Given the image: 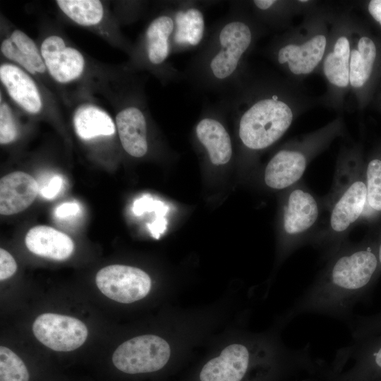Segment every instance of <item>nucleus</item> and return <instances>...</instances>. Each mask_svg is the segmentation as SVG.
<instances>
[{
    "label": "nucleus",
    "mask_w": 381,
    "mask_h": 381,
    "mask_svg": "<svg viewBox=\"0 0 381 381\" xmlns=\"http://www.w3.org/2000/svg\"><path fill=\"white\" fill-rule=\"evenodd\" d=\"M380 269L377 248L346 242L327 260L286 318L310 313L349 321L353 308L370 292Z\"/></svg>",
    "instance_id": "obj_1"
},
{
    "label": "nucleus",
    "mask_w": 381,
    "mask_h": 381,
    "mask_svg": "<svg viewBox=\"0 0 381 381\" xmlns=\"http://www.w3.org/2000/svg\"><path fill=\"white\" fill-rule=\"evenodd\" d=\"M250 23L231 6L211 28L196 54L183 71L196 89L218 94L229 91L241 78L245 55L253 42Z\"/></svg>",
    "instance_id": "obj_2"
},
{
    "label": "nucleus",
    "mask_w": 381,
    "mask_h": 381,
    "mask_svg": "<svg viewBox=\"0 0 381 381\" xmlns=\"http://www.w3.org/2000/svg\"><path fill=\"white\" fill-rule=\"evenodd\" d=\"M365 172L357 159L350 155L339 160L332 187L322 198L324 211L328 212L327 224L320 228L310 244L327 260L343 244L353 225L363 214L367 202Z\"/></svg>",
    "instance_id": "obj_3"
},
{
    "label": "nucleus",
    "mask_w": 381,
    "mask_h": 381,
    "mask_svg": "<svg viewBox=\"0 0 381 381\" xmlns=\"http://www.w3.org/2000/svg\"><path fill=\"white\" fill-rule=\"evenodd\" d=\"M226 112L237 118L238 135L248 150L259 151L277 142L293 121L289 106L276 95L249 102L236 88L221 96L219 102Z\"/></svg>",
    "instance_id": "obj_4"
},
{
    "label": "nucleus",
    "mask_w": 381,
    "mask_h": 381,
    "mask_svg": "<svg viewBox=\"0 0 381 381\" xmlns=\"http://www.w3.org/2000/svg\"><path fill=\"white\" fill-rule=\"evenodd\" d=\"M283 191L279 230L280 254L286 258L303 245L310 243L320 229L324 209L322 198L301 181Z\"/></svg>",
    "instance_id": "obj_5"
},
{
    "label": "nucleus",
    "mask_w": 381,
    "mask_h": 381,
    "mask_svg": "<svg viewBox=\"0 0 381 381\" xmlns=\"http://www.w3.org/2000/svg\"><path fill=\"white\" fill-rule=\"evenodd\" d=\"M171 355L169 344L152 334L133 337L118 346L112 362L119 370L137 374L152 373L162 368Z\"/></svg>",
    "instance_id": "obj_6"
},
{
    "label": "nucleus",
    "mask_w": 381,
    "mask_h": 381,
    "mask_svg": "<svg viewBox=\"0 0 381 381\" xmlns=\"http://www.w3.org/2000/svg\"><path fill=\"white\" fill-rule=\"evenodd\" d=\"M171 6L157 16L147 25L143 36V52L147 64L159 68L164 82H178L185 79L169 61L171 53V36L174 30Z\"/></svg>",
    "instance_id": "obj_7"
},
{
    "label": "nucleus",
    "mask_w": 381,
    "mask_h": 381,
    "mask_svg": "<svg viewBox=\"0 0 381 381\" xmlns=\"http://www.w3.org/2000/svg\"><path fill=\"white\" fill-rule=\"evenodd\" d=\"M96 284L109 298L131 303L145 297L151 289V279L143 270L131 266L111 265L97 273Z\"/></svg>",
    "instance_id": "obj_8"
},
{
    "label": "nucleus",
    "mask_w": 381,
    "mask_h": 381,
    "mask_svg": "<svg viewBox=\"0 0 381 381\" xmlns=\"http://www.w3.org/2000/svg\"><path fill=\"white\" fill-rule=\"evenodd\" d=\"M37 339L56 351H73L85 341L88 331L80 320L55 313L39 315L32 325Z\"/></svg>",
    "instance_id": "obj_9"
},
{
    "label": "nucleus",
    "mask_w": 381,
    "mask_h": 381,
    "mask_svg": "<svg viewBox=\"0 0 381 381\" xmlns=\"http://www.w3.org/2000/svg\"><path fill=\"white\" fill-rule=\"evenodd\" d=\"M200 119L195 126V135L205 150L212 164L223 165L228 163L233 153L229 133L224 125L223 106L205 105Z\"/></svg>",
    "instance_id": "obj_10"
},
{
    "label": "nucleus",
    "mask_w": 381,
    "mask_h": 381,
    "mask_svg": "<svg viewBox=\"0 0 381 381\" xmlns=\"http://www.w3.org/2000/svg\"><path fill=\"white\" fill-rule=\"evenodd\" d=\"M171 8L174 23L171 36L172 54L199 48L207 35L200 3L195 1H173Z\"/></svg>",
    "instance_id": "obj_11"
},
{
    "label": "nucleus",
    "mask_w": 381,
    "mask_h": 381,
    "mask_svg": "<svg viewBox=\"0 0 381 381\" xmlns=\"http://www.w3.org/2000/svg\"><path fill=\"white\" fill-rule=\"evenodd\" d=\"M308 150L291 147L276 152L264 170L265 184L272 190H284L301 181L312 155Z\"/></svg>",
    "instance_id": "obj_12"
},
{
    "label": "nucleus",
    "mask_w": 381,
    "mask_h": 381,
    "mask_svg": "<svg viewBox=\"0 0 381 381\" xmlns=\"http://www.w3.org/2000/svg\"><path fill=\"white\" fill-rule=\"evenodd\" d=\"M40 53L46 68L59 83H69L83 72L85 61L82 54L67 47L59 36L47 37L41 44Z\"/></svg>",
    "instance_id": "obj_13"
},
{
    "label": "nucleus",
    "mask_w": 381,
    "mask_h": 381,
    "mask_svg": "<svg viewBox=\"0 0 381 381\" xmlns=\"http://www.w3.org/2000/svg\"><path fill=\"white\" fill-rule=\"evenodd\" d=\"M116 125L124 150L134 157H142L148 151L147 121L139 106L131 104L116 115Z\"/></svg>",
    "instance_id": "obj_14"
},
{
    "label": "nucleus",
    "mask_w": 381,
    "mask_h": 381,
    "mask_svg": "<svg viewBox=\"0 0 381 381\" xmlns=\"http://www.w3.org/2000/svg\"><path fill=\"white\" fill-rule=\"evenodd\" d=\"M250 357L245 345L231 344L204 365L200 374V380L241 381L247 371Z\"/></svg>",
    "instance_id": "obj_15"
},
{
    "label": "nucleus",
    "mask_w": 381,
    "mask_h": 381,
    "mask_svg": "<svg viewBox=\"0 0 381 381\" xmlns=\"http://www.w3.org/2000/svg\"><path fill=\"white\" fill-rule=\"evenodd\" d=\"M38 193V184L30 174L23 171L8 174L0 181V213L11 215L28 208Z\"/></svg>",
    "instance_id": "obj_16"
},
{
    "label": "nucleus",
    "mask_w": 381,
    "mask_h": 381,
    "mask_svg": "<svg viewBox=\"0 0 381 381\" xmlns=\"http://www.w3.org/2000/svg\"><path fill=\"white\" fill-rule=\"evenodd\" d=\"M0 79L10 97L23 109L38 113L42 102L32 78L19 67L5 64L0 66Z\"/></svg>",
    "instance_id": "obj_17"
},
{
    "label": "nucleus",
    "mask_w": 381,
    "mask_h": 381,
    "mask_svg": "<svg viewBox=\"0 0 381 381\" xmlns=\"http://www.w3.org/2000/svg\"><path fill=\"white\" fill-rule=\"evenodd\" d=\"M25 242L32 253L55 260L67 259L74 249V243L68 235L44 225L31 228Z\"/></svg>",
    "instance_id": "obj_18"
},
{
    "label": "nucleus",
    "mask_w": 381,
    "mask_h": 381,
    "mask_svg": "<svg viewBox=\"0 0 381 381\" xmlns=\"http://www.w3.org/2000/svg\"><path fill=\"white\" fill-rule=\"evenodd\" d=\"M325 46V37L318 35L303 44H289L282 47L278 50L277 59L280 64H287L294 74H308L322 59Z\"/></svg>",
    "instance_id": "obj_19"
},
{
    "label": "nucleus",
    "mask_w": 381,
    "mask_h": 381,
    "mask_svg": "<svg viewBox=\"0 0 381 381\" xmlns=\"http://www.w3.org/2000/svg\"><path fill=\"white\" fill-rule=\"evenodd\" d=\"M1 52L5 57L16 62L32 74L42 73L46 70L35 43L20 30H14L9 37L1 42Z\"/></svg>",
    "instance_id": "obj_20"
},
{
    "label": "nucleus",
    "mask_w": 381,
    "mask_h": 381,
    "mask_svg": "<svg viewBox=\"0 0 381 381\" xmlns=\"http://www.w3.org/2000/svg\"><path fill=\"white\" fill-rule=\"evenodd\" d=\"M73 122L77 135L84 140L109 136L115 133V125L110 116L95 106H85L78 109Z\"/></svg>",
    "instance_id": "obj_21"
},
{
    "label": "nucleus",
    "mask_w": 381,
    "mask_h": 381,
    "mask_svg": "<svg viewBox=\"0 0 381 381\" xmlns=\"http://www.w3.org/2000/svg\"><path fill=\"white\" fill-rule=\"evenodd\" d=\"M349 82L354 87H360L368 80L376 56V47L371 39L362 37L358 49L350 54Z\"/></svg>",
    "instance_id": "obj_22"
},
{
    "label": "nucleus",
    "mask_w": 381,
    "mask_h": 381,
    "mask_svg": "<svg viewBox=\"0 0 381 381\" xmlns=\"http://www.w3.org/2000/svg\"><path fill=\"white\" fill-rule=\"evenodd\" d=\"M350 44L345 37H339L332 52L325 58L323 69L328 80L333 85L344 87L349 82Z\"/></svg>",
    "instance_id": "obj_23"
},
{
    "label": "nucleus",
    "mask_w": 381,
    "mask_h": 381,
    "mask_svg": "<svg viewBox=\"0 0 381 381\" xmlns=\"http://www.w3.org/2000/svg\"><path fill=\"white\" fill-rule=\"evenodd\" d=\"M56 3L68 18L81 25H96L103 18V6L97 0H58Z\"/></svg>",
    "instance_id": "obj_24"
},
{
    "label": "nucleus",
    "mask_w": 381,
    "mask_h": 381,
    "mask_svg": "<svg viewBox=\"0 0 381 381\" xmlns=\"http://www.w3.org/2000/svg\"><path fill=\"white\" fill-rule=\"evenodd\" d=\"M347 348L356 351L363 368L381 372V333L356 341Z\"/></svg>",
    "instance_id": "obj_25"
},
{
    "label": "nucleus",
    "mask_w": 381,
    "mask_h": 381,
    "mask_svg": "<svg viewBox=\"0 0 381 381\" xmlns=\"http://www.w3.org/2000/svg\"><path fill=\"white\" fill-rule=\"evenodd\" d=\"M29 372L23 361L11 349L0 347V381H28Z\"/></svg>",
    "instance_id": "obj_26"
},
{
    "label": "nucleus",
    "mask_w": 381,
    "mask_h": 381,
    "mask_svg": "<svg viewBox=\"0 0 381 381\" xmlns=\"http://www.w3.org/2000/svg\"><path fill=\"white\" fill-rule=\"evenodd\" d=\"M367 202L372 212H381V159H371L365 169Z\"/></svg>",
    "instance_id": "obj_27"
},
{
    "label": "nucleus",
    "mask_w": 381,
    "mask_h": 381,
    "mask_svg": "<svg viewBox=\"0 0 381 381\" xmlns=\"http://www.w3.org/2000/svg\"><path fill=\"white\" fill-rule=\"evenodd\" d=\"M351 334L356 341L381 333V313L366 317H358L351 322Z\"/></svg>",
    "instance_id": "obj_28"
},
{
    "label": "nucleus",
    "mask_w": 381,
    "mask_h": 381,
    "mask_svg": "<svg viewBox=\"0 0 381 381\" xmlns=\"http://www.w3.org/2000/svg\"><path fill=\"white\" fill-rule=\"evenodd\" d=\"M18 135V130L9 106L1 103L0 106V143L7 144L13 141Z\"/></svg>",
    "instance_id": "obj_29"
},
{
    "label": "nucleus",
    "mask_w": 381,
    "mask_h": 381,
    "mask_svg": "<svg viewBox=\"0 0 381 381\" xmlns=\"http://www.w3.org/2000/svg\"><path fill=\"white\" fill-rule=\"evenodd\" d=\"M168 210L167 206L160 200H153L148 195H144L136 200L133 206V212L137 216L145 212H155L157 217H164Z\"/></svg>",
    "instance_id": "obj_30"
},
{
    "label": "nucleus",
    "mask_w": 381,
    "mask_h": 381,
    "mask_svg": "<svg viewBox=\"0 0 381 381\" xmlns=\"http://www.w3.org/2000/svg\"><path fill=\"white\" fill-rule=\"evenodd\" d=\"M17 270V264L13 256L6 250L0 249V279L11 277Z\"/></svg>",
    "instance_id": "obj_31"
},
{
    "label": "nucleus",
    "mask_w": 381,
    "mask_h": 381,
    "mask_svg": "<svg viewBox=\"0 0 381 381\" xmlns=\"http://www.w3.org/2000/svg\"><path fill=\"white\" fill-rule=\"evenodd\" d=\"M63 183L59 176H54L49 183L41 190V195L47 199L54 198L60 191Z\"/></svg>",
    "instance_id": "obj_32"
},
{
    "label": "nucleus",
    "mask_w": 381,
    "mask_h": 381,
    "mask_svg": "<svg viewBox=\"0 0 381 381\" xmlns=\"http://www.w3.org/2000/svg\"><path fill=\"white\" fill-rule=\"evenodd\" d=\"M80 212V206L77 202H64L58 206L54 214L56 217L63 219L77 214Z\"/></svg>",
    "instance_id": "obj_33"
},
{
    "label": "nucleus",
    "mask_w": 381,
    "mask_h": 381,
    "mask_svg": "<svg viewBox=\"0 0 381 381\" xmlns=\"http://www.w3.org/2000/svg\"><path fill=\"white\" fill-rule=\"evenodd\" d=\"M166 225L167 221L163 217H158L151 224H147L151 234L157 238L165 231Z\"/></svg>",
    "instance_id": "obj_34"
},
{
    "label": "nucleus",
    "mask_w": 381,
    "mask_h": 381,
    "mask_svg": "<svg viewBox=\"0 0 381 381\" xmlns=\"http://www.w3.org/2000/svg\"><path fill=\"white\" fill-rule=\"evenodd\" d=\"M368 11L371 16L381 25V0L370 1Z\"/></svg>",
    "instance_id": "obj_35"
},
{
    "label": "nucleus",
    "mask_w": 381,
    "mask_h": 381,
    "mask_svg": "<svg viewBox=\"0 0 381 381\" xmlns=\"http://www.w3.org/2000/svg\"><path fill=\"white\" fill-rule=\"evenodd\" d=\"M377 252L379 262L381 267V241L379 245L377 246Z\"/></svg>",
    "instance_id": "obj_36"
},
{
    "label": "nucleus",
    "mask_w": 381,
    "mask_h": 381,
    "mask_svg": "<svg viewBox=\"0 0 381 381\" xmlns=\"http://www.w3.org/2000/svg\"><path fill=\"white\" fill-rule=\"evenodd\" d=\"M300 2H306L307 1L306 0H303V1H299Z\"/></svg>",
    "instance_id": "obj_37"
}]
</instances>
